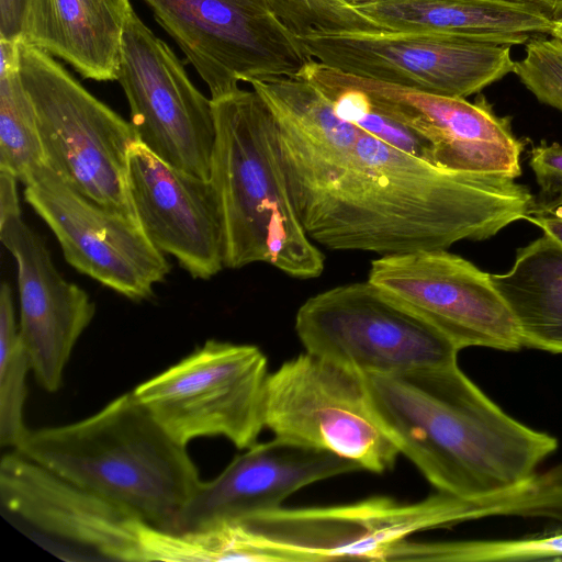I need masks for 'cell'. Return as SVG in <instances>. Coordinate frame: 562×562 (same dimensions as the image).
Wrapping results in <instances>:
<instances>
[{"label": "cell", "instance_id": "obj_30", "mask_svg": "<svg viewBox=\"0 0 562 562\" xmlns=\"http://www.w3.org/2000/svg\"><path fill=\"white\" fill-rule=\"evenodd\" d=\"M31 0H0V38L20 41Z\"/></svg>", "mask_w": 562, "mask_h": 562}, {"label": "cell", "instance_id": "obj_4", "mask_svg": "<svg viewBox=\"0 0 562 562\" xmlns=\"http://www.w3.org/2000/svg\"><path fill=\"white\" fill-rule=\"evenodd\" d=\"M212 103L211 180L224 216L225 268L265 262L293 278H317L325 256L296 214L269 105L254 89L240 88Z\"/></svg>", "mask_w": 562, "mask_h": 562}, {"label": "cell", "instance_id": "obj_17", "mask_svg": "<svg viewBox=\"0 0 562 562\" xmlns=\"http://www.w3.org/2000/svg\"><path fill=\"white\" fill-rule=\"evenodd\" d=\"M128 188L139 225L161 252L195 279L225 268L224 216L211 179L170 166L137 140L128 151Z\"/></svg>", "mask_w": 562, "mask_h": 562}, {"label": "cell", "instance_id": "obj_26", "mask_svg": "<svg viewBox=\"0 0 562 562\" xmlns=\"http://www.w3.org/2000/svg\"><path fill=\"white\" fill-rule=\"evenodd\" d=\"M45 164L34 106L20 72L0 76V169L23 183Z\"/></svg>", "mask_w": 562, "mask_h": 562}, {"label": "cell", "instance_id": "obj_21", "mask_svg": "<svg viewBox=\"0 0 562 562\" xmlns=\"http://www.w3.org/2000/svg\"><path fill=\"white\" fill-rule=\"evenodd\" d=\"M130 0H31L22 42L98 81L117 79Z\"/></svg>", "mask_w": 562, "mask_h": 562}, {"label": "cell", "instance_id": "obj_5", "mask_svg": "<svg viewBox=\"0 0 562 562\" xmlns=\"http://www.w3.org/2000/svg\"><path fill=\"white\" fill-rule=\"evenodd\" d=\"M19 46V72L34 106L46 165L82 195L137 221L128 188V151L138 140L131 122L53 56L22 41Z\"/></svg>", "mask_w": 562, "mask_h": 562}, {"label": "cell", "instance_id": "obj_34", "mask_svg": "<svg viewBox=\"0 0 562 562\" xmlns=\"http://www.w3.org/2000/svg\"><path fill=\"white\" fill-rule=\"evenodd\" d=\"M537 5L553 21L562 18V0H525Z\"/></svg>", "mask_w": 562, "mask_h": 562}, {"label": "cell", "instance_id": "obj_18", "mask_svg": "<svg viewBox=\"0 0 562 562\" xmlns=\"http://www.w3.org/2000/svg\"><path fill=\"white\" fill-rule=\"evenodd\" d=\"M0 239L18 265L19 329L31 371L42 389L56 392L95 304L58 272L45 243L21 215L0 223Z\"/></svg>", "mask_w": 562, "mask_h": 562}, {"label": "cell", "instance_id": "obj_10", "mask_svg": "<svg viewBox=\"0 0 562 562\" xmlns=\"http://www.w3.org/2000/svg\"><path fill=\"white\" fill-rule=\"evenodd\" d=\"M296 36L313 59L342 72L452 98L480 92L516 63L512 46L438 32L312 29Z\"/></svg>", "mask_w": 562, "mask_h": 562}, {"label": "cell", "instance_id": "obj_6", "mask_svg": "<svg viewBox=\"0 0 562 562\" xmlns=\"http://www.w3.org/2000/svg\"><path fill=\"white\" fill-rule=\"evenodd\" d=\"M481 504L437 492L403 503L386 496L322 507H278L244 518L257 561H384L409 536L480 519Z\"/></svg>", "mask_w": 562, "mask_h": 562}, {"label": "cell", "instance_id": "obj_28", "mask_svg": "<svg viewBox=\"0 0 562 562\" xmlns=\"http://www.w3.org/2000/svg\"><path fill=\"white\" fill-rule=\"evenodd\" d=\"M283 22L295 33L312 29L372 31V23L338 0H271Z\"/></svg>", "mask_w": 562, "mask_h": 562}, {"label": "cell", "instance_id": "obj_16", "mask_svg": "<svg viewBox=\"0 0 562 562\" xmlns=\"http://www.w3.org/2000/svg\"><path fill=\"white\" fill-rule=\"evenodd\" d=\"M3 510L43 536L103 559L145 562L142 521L16 450L0 461Z\"/></svg>", "mask_w": 562, "mask_h": 562}, {"label": "cell", "instance_id": "obj_32", "mask_svg": "<svg viewBox=\"0 0 562 562\" xmlns=\"http://www.w3.org/2000/svg\"><path fill=\"white\" fill-rule=\"evenodd\" d=\"M20 41L0 38V76L19 71Z\"/></svg>", "mask_w": 562, "mask_h": 562}, {"label": "cell", "instance_id": "obj_20", "mask_svg": "<svg viewBox=\"0 0 562 562\" xmlns=\"http://www.w3.org/2000/svg\"><path fill=\"white\" fill-rule=\"evenodd\" d=\"M378 30L438 32L501 45L551 35L553 20L525 0H374L351 4Z\"/></svg>", "mask_w": 562, "mask_h": 562}, {"label": "cell", "instance_id": "obj_9", "mask_svg": "<svg viewBox=\"0 0 562 562\" xmlns=\"http://www.w3.org/2000/svg\"><path fill=\"white\" fill-rule=\"evenodd\" d=\"M263 423L277 438L378 474L393 469L400 454L372 414L363 375L306 351L269 373Z\"/></svg>", "mask_w": 562, "mask_h": 562}, {"label": "cell", "instance_id": "obj_13", "mask_svg": "<svg viewBox=\"0 0 562 562\" xmlns=\"http://www.w3.org/2000/svg\"><path fill=\"white\" fill-rule=\"evenodd\" d=\"M368 280L460 350L516 351L522 347L512 312L491 274L447 249L381 256L371 262Z\"/></svg>", "mask_w": 562, "mask_h": 562}, {"label": "cell", "instance_id": "obj_35", "mask_svg": "<svg viewBox=\"0 0 562 562\" xmlns=\"http://www.w3.org/2000/svg\"><path fill=\"white\" fill-rule=\"evenodd\" d=\"M551 36L562 41V18L553 21Z\"/></svg>", "mask_w": 562, "mask_h": 562}, {"label": "cell", "instance_id": "obj_8", "mask_svg": "<svg viewBox=\"0 0 562 562\" xmlns=\"http://www.w3.org/2000/svg\"><path fill=\"white\" fill-rule=\"evenodd\" d=\"M306 352L360 374L458 362L460 349L369 280L308 297L294 325Z\"/></svg>", "mask_w": 562, "mask_h": 562}, {"label": "cell", "instance_id": "obj_19", "mask_svg": "<svg viewBox=\"0 0 562 562\" xmlns=\"http://www.w3.org/2000/svg\"><path fill=\"white\" fill-rule=\"evenodd\" d=\"M355 471H361L358 464L327 451L277 437L257 442L217 476L201 481L173 532L239 521L281 507L307 485Z\"/></svg>", "mask_w": 562, "mask_h": 562}, {"label": "cell", "instance_id": "obj_33", "mask_svg": "<svg viewBox=\"0 0 562 562\" xmlns=\"http://www.w3.org/2000/svg\"><path fill=\"white\" fill-rule=\"evenodd\" d=\"M526 220L540 227L544 235L562 245V215L547 214L527 216Z\"/></svg>", "mask_w": 562, "mask_h": 562}, {"label": "cell", "instance_id": "obj_12", "mask_svg": "<svg viewBox=\"0 0 562 562\" xmlns=\"http://www.w3.org/2000/svg\"><path fill=\"white\" fill-rule=\"evenodd\" d=\"M138 142L170 166L211 179L215 144L212 99L191 82L173 50L130 11L117 79Z\"/></svg>", "mask_w": 562, "mask_h": 562}, {"label": "cell", "instance_id": "obj_23", "mask_svg": "<svg viewBox=\"0 0 562 562\" xmlns=\"http://www.w3.org/2000/svg\"><path fill=\"white\" fill-rule=\"evenodd\" d=\"M562 558V528L515 539H471L394 544L385 561L518 562Z\"/></svg>", "mask_w": 562, "mask_h": 562}, {"label": "cell", "instance_id": "obj_24", "mask_svg": "<svg viewBox=\"0 0 562 562\" xmlns=\"http://www.w3.org/2000/svg\"><path fill=\"white\" fill-rule=\"evenodd\" d=\"M297 76L315 85L340 119L434 164L430 147L420 136L381 112L362 90L337 80L326 65L312 59Z\"/></svg>", "mask_w": 562, "mask_h": 562}, {"label": "cell", "instance_id": "obj_1", "mask_svg": "<svg viewBox=\"0 0 562 562\" xmlns=\"http://www.w3.org/2000/svg\"><path fill=\"white\" fill-rule=\"evenodd\" d=\"M281 165L306 234L331 250L387 256L484 240L526 218L533 199L514 177L443 169L349 122Z\"/></svg>", "mask_w": 562, "mask_h": 562}, {"label": "cell", "instance_id": "obj_14", "mask_svg": "<svg viewBox=\"0 0 562 562\" xmlns=\"http://www.w3.org/2000/svg\"><path fill=\"white\" fill-rule=\"evenodd\" d=\"M24 184L25 201L55 234L76 270L135 301L148 299L170 265L139 223L82 195L46 164Z\"/></svg>", "mask_w": 562, "mask_h": 562}, {"label": "cell", "instance_id": "obj_11", "mask_svg": "<svg viewBox=\"0 0 562 562\" xmlns=\"http://www.w3.org/2000/svg\"><path fill=\"white\" fill-rule=\"evenodd\" d=\"M209 87L211 99L238 82L294 78L313 58L271 0H144Z\"/></svg>", "mask_w": 562, "mask_h": 562}, {"label": "cell", "instance_id": "obj_7", "mask_svg": "<svg viewBox=\"0 0 562 562\" xmlns=\"http://www.w3.org/2000/svg\"><path fill=\"white\" fill-rule=\"evenodd\" d=\"M268 375L259 347L211 339L132 392L181 445L220 436L247 449L265 428Z\"/></svg>", "mask_w": 562, "mask_h": 562}, {"label": "cell", "instance_id": "obj_29", "mask_svg": "<svg viewBox=\"0 0 562 562\" xmlns=\"http://www.w3.org/2000/svg\"><path fill=\"white\" fill-rule=\"evenodd\" d=\"M529 164L539 191L528 216L552 214L562 207V147L542 142L531 149Z\"/></svg>", "mask_w": 562, "mask_h": 562}, {"label": "cell", "instance_id": "obj_25", "mask_svg": "<svg viewBox=\"0 0 562 562\" xmlns=\"http://www.w3.org/2000/svg\"><path fill=\"white\" fill-rule=\"evenodd\" d=\"M31 363L15 321L10 284L0 290V445L16 449L29 429L24 424L26 375Z\"/></svg>", "mask_w": 562, "mask_h": 562}, {"label": "cell", "instance_id": "obj_3", "mask_svg": "<svg viewBox=\"0 0 562 562\" xmlns=\"http://www.w3.org/2000/svg\"><path fill=\"white\" fill-rule=\"evenodd\" d=\"M14 450L171 532L201 483L187 446L176 441L133 392L81 420L29 430Z\"/></svg>", "mask_w": 562, "mask_h": 562}, {"label": "cell", "instance_id": "obj_2", "mask_svg": "<svg viewBox=\"0 0 562 562\" xmlns=\"http://www.w3.org/2000/svg\"><path fill=\"white\" fill-rule=\"evenodd\" d=\"M362 375L376 423L437 492L473 498L505 490L558 449L555 437L507 414L458 362Z\"/></svg>", "mask_w": 562, "mask_h": 562}, {"label": "cell", "instance_id": "obj_15", "mask_svg": "<svg viewBox=\"0 0 562 562\" xmlns=\"http://www.w3.org/2000/svg\"><path fill=\"white\" fill-rule=\"evenodd\" d=\"M339 81L362 90L385 115L420 136L436 166L462 172L520 175L525 144L509 117L495 114L484 97L475 102L424 92L342 72Z\"/></svg>", "mask_w": 562, "mask_h": 562}, {"label": "cell", "instance_id": "obj_31", "mask_svg": "<svg viewBox=\"0 0 562 562\" xmlns=\"http://www.w3.org/2000/svg\"><path fill=\"white\" fill-rule=\"evenodd\" d=\"M19 179L8 170L0 169V223L20 216L18 183Z\"/></svg>", "mask_w": 562, "mask_h": 562}, {"label": "cell", "instance_id": "obj_36", "mask_svg": "<svg viewBox=\"0 0 562 562\" xmlns=\"http://www.w3.org/2000/svg\"><path fill=\"white\" fill-rule=\"evenodd\" d=\"M344 5H351V4H361L367 3L374 0H338Z\"/></svg>", "mask_w": 562, "mask_h": 562}, {"label": "cell", "instance_id": "obj_22", "mask_svg": "<svg viewBox=\"0 0 562 562\" xmlns=\"http://www.w3.org/2000/svg\"><path fill=\"white\" fill-rule=\"evenodd\" d=\"M521 345L562 355V245L543 235L519 248L512 269L491 274Z\"/></svg>", "mask_w": 562, "mask_h": 562}, {"label": "cell", "instance_id": "obj_27", "mask_svg": "<svg viewBox=\"0 0 562 562\" xmlns=\"http://www.w3.org/2000/svg\"><path fill=\"white\" fill-rule=\"evenodd\" d=\"M525 52L514 72L540 102L562 111V41L536 36Z\"/></svg>", "mask_w": 562, "mask_h": 562}]
</instances>
